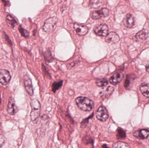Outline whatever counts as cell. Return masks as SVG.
<instances>
[{
  "label": "cell",
  "mask_w": 149,
  "mask_h": 148,
  "mask_svg": "<svg viewBox=\"0 0 149 148\" xmlns=\"http://www.w3.org/2000/svg\"><path fill=\"white\" fill-rule=\"evenodd\" d=\"M19 31L20 33H21V35L23 37L26 38H27L29 37V32L27 31L24 29L23 27H22L21 26H20L19 27Z\"/></svg>",
  "instance_id": "25"
},
{
  "label": "cell",
  "mask_w": 149,
  "mask_h": 148,
  "mask_svg": "<svg viewBox=\"0 0 149 148\" xmlns=\"http://www.w3.org/2000/svg\"><path fill=\"white\" fill-rule=\"evenodd\" d=\"M6 21L8 26L10 28H14L17 24V21L14 19V18H13L11 15H9V14H8L7 16Z\"/></svg>",
  "instance_id": "17"
},
{
  "label": "cell",
  "mask_w": 149,
  "mask_h": 148,
  "mask_svg": "<svg viewBox=\"0 0 149 148\" xmlns=\"http://www.w3.org/2000/svg\"><path fill=\"white\" fill-rule=\"evenodd\" d=\"M74 27L76 33L81 36H84L86 35L88 32V28L87 27L81 24L75 23Z\"/></svg>",
  "instance_id": "9"
},
{
  "label": "cell",
  "mask_w": 149,
  "mask_h": 148,
  "mask_svg": "<svg viewBox=\"0 0 149 148\" xmlns=\"http://www.w3.org/2000/svg\"><path fill=\"white\" fill-rule=\"evenodd\" d=\"M109 10L106 8H102L100 10L94 11L92 14V18L94 20H98L101 18H105L108 16Z\"/></svg>",
  "instance_id": "6"
},
{
  "label": "cell",
  "mask_w": 149,
  "mask_h": 148,
  "mask_svg": "<svg viewBox=\"0 0 149 148\" xmlns=\"http://www.w3.org/2000/svg\"><path fill=\"white\" fill-rule=\"evenodd\" d=\"M114 88L112 87H108L104 91H102L100 93V95L102 98H108L110 96L114 91Z\"/></svg>",
  "instance_id": "16"
},
{
  "label": "cell",
  "mask_w": 149,
  "mask_h": 148,
  "mask_svg": "<svg viewBox=\"0 0 149 148\" xmlns=\"http://www.w3.org/2000/svg\"><path fill=\"white\" fill-rule=\"evenodd\" d=\"M96 117L97 119L102 122H105L107 120L109 117L108 111L105 106H100L96 113Z\"/></svg>",
  "instance_id": "3"
},
{
  "label": "cell",
  "mask_w": 149,
  "mask_h": 148,
  "mask_svg": "<svg viewBox=\"0 0 149 148\" xmlns=\"http://www.w3.org/2000/svg\"><path fill=\"white\" fill-rule=\"evenodd\" d=\"M140 90L144 96L149 97V84H143L140 87Z\"/></svg>",
  "instance_id": "18"
},
{
  "label": "cell",
  "mask_w": 149,
  "mask_h": 148,
  "mask_svg": "<svg viewBox=\"0 0 149 148\" xmlns=\"http://www.w3.org/2000/svg\"><path fill=\"white\" fill-rule=\"evenodd\" d=\"M94 113H93V114H91L90 116L87 118L85 119H83V121L81 123V128H85L87 125L89 123V119H90L92 118L93 116Z\"/></svg>",
  "instance_id": "24"
},
{
  "label": "cell",
  "mask_w": 149,
  "mask_h": 148,
  "mask_svg": "<svg viewBox=\"0 0 149 148\" xmlns=\"http://www.w3.org/2000/svg\"><path fill=\"white\" fill-rule=\"evenodd\" d=\"M24 85H25L26 91L27 92V93L30 96H32L33 95L34 92L31 79L30 78H27L25 79Z\"/></svg>",
  "instance_id": "14"
},
{
  "label": "cell",
  "mask_w": 149,
  "mask_h": 148,
  "mask_svg": "<svg viewBox=\"0 0 149 148\" xmlns=\"http://www.w3.org/2000/svg\"><path fill=\"white\" fill-rule=\"evenodd\" d=\"M11 76L9 71L5 70H0V83L6 85L11 80Z\"/></svg>",
  "instance_id": "7"
},
{
  "label": "cell",
  "mask_w": 149,
  "mask_h": 148,
  "mask_svg": "<svg viewBox=\"0 0 149 148\" xmlns=\"http://www.w3.org/2000/svg\"><path fill=\"white\" fill-rule=\"evenodd\" d=\"M105 40L107 43L115 44L119 41V37L116 33L111 32L106 36Z\"/></svg>",
  "instance_id": "10"
},
{
  "label": "cell",
  "mask_w": 149,
  "mask_h": 148,
  "mask_svg": "<svg viewBox=\"0 0 149 148\" xmlns=\"http://www.w3.org/2000/svg\"><path fill=\"white\" fill-rule=\"evenodd\" d=\"M124 25L127 28H132L135 25V19L133 15L128 14L126 15L124 20Z\"/></svg>",
  "instance_id": "8"
},
{
  "label": "cell",
  "mask_w": 149,
  "mask_h": 148,
  "mask_svg": "<svg viewBox=\"0 0 149 148\" xmlns=\"http://www.w3.org/2000/svg\"><path fill=\"white\" fill-rule=\"evenodd\" d=\"M124 76L123 73H116L113 76H111V78H110V80H109V81H110V83H112L113 85H117L123 80Z\"/></svg>",
  "instance_id": "11"
},
{
  "label": "cell",
  "mask_w": 149,
  "mask_h": 148,
  "mask_svg": "<svg viewBox=\"0 0 149 148\" xmlns=\"http://www.w3.org/2000/svg\"><path fill=\"white\" fill-rule=\"evenodd\" d=\"M1 94H0V104H1Z\"/></svg>",
  "instance_id": "28"
},
{
  "label": "cell",
  "mask_w": 149,
  "mask_h": 148,
  "mask_svg": "<svg viewBox=\"0 0 149 148\" xmlns=\"http://www.w3.org/2000/svg\"><path fill=\"white\" fill-rule=\"evenodd\" d=\"M103 1L101 0H93L89 1V6L91 8H97L103 5Z\"/></svg>",
  "instance_id": "19"
},
{
  "label": "cell",
  "mask_w": 149,
  "mask_h": 148,
  "mask_svg": "<svg viewBox=\"0 0 149 148\" xmlns=\"http://www.w3.org/2000/svg\"><path fill=\"white\" fill-rule=\"evenodd\" d=\"M76 102L78 107L84 111H90L94 107L93 102L87 97L82 96L77 97L76 99Z\"/></svg>",
  "instance_id": "1"
},
{
  "label": "cell",
  "mask_w": 149,
  "mask_h": 148,
  "mask_svg": "<svg viewBox=\"0 0 149 148\" xmlns=\"http://www.w3.org/2000/svg\"><path fill=\"white\" fill-rule=\"evenodd\" d=\"M148 37V33L146 30L140 31L136 34L135 38L137 42H142L146 39Z\"/></svg>",
  "instance_id": "15"
},
{
  "label": "cell",
  "mask_w": 149,
  "mask_h": 148,
  "mask_svg": "<svg viewBox=\"0 0 149 148\" xmlns=\"http://www.w3.org/2000/svg\"><path fill=\"white\" fill-rule=\"evenodd\" d=\"M113 148H130L128 144L123 142H117L113 145Z\"/></svg>",
  "instance_id": "20"
},
{
  "label": "cell",
  "mask_w": 149,
  "mask_h": 148,
  "mask_svg": "<svg viewBox=\"0 0 149 148\" xmlns=\"http://www.w3.org/2000/svg\"><path fill=\"white\" fill-rule=\"evenodd\" d=\"M63 81L61 80L59 82H56L53 83L52 85V91L53 93H55L58 89L60 88L62 85Z\"/></svg>",
  "instance_id": "22"
},
{
  "label": "cell",
  "mask_w": 149,
  "mask_h": 148,
  "mask_svg": "<svg viewBox=\"0 0 149 148\" xmlns=\"http://www.w3.org/2000/svg\"><path fill=\"white\" fill-rule=\"evenodd\" d=\"M95 83L98 87H105L108 84V81L105 78H101V79H98L96 81Z\"/></svg>",
  "instance_id": "21"
},
{
  "label": "cell",
  "mask_w": 149,
  "mask_h": 148,
  "mask_svg": "<svg viewBox=\"0 0 149 148\" xmlns=\"http://www.w3.org/2000/svg\"><path fill=\"white\" fill-rule=\"evenodd\" d=\"M126 136V133L124 130L121 128H119L117 130V137L118 139H122Z\"/></svg>",
  "instance_id": "23"
},
{
  "label": "cell",
  "mask_w": 149,
  "mask_h": 148,
  "mask_svg": "<svg viewBox=\"0 0 149 148\" xmlns=\"http://www.w3.org/2000/svg\"><path fill=\"white\" fill-rule=\"evenodd\" d=\"M57 22L56 18H51L46 20L44 25L43 27V29L45 32H51L53 30L55 25Z\"/></svg>",
  "instance_id": "4"
},
{
  "label": "cell",
  "mask_w": 149,
  "mask_h": 148,
  "mask_svg": "<svg viewBox=\"0 0 149 148\" xmlns=\"http://www.w3.org/2000/svg\"><path fill=\"white\" fill-rule=\"evenodd\" d=\"M7 111L10 115H14L16 112V108L15 106V101L13 97L9 98L8 105Z\"/></svg>",
  "instance_id": "12"
},
{
  "label": "cell",
  "mask_w": 149,
  "mask_h": 148,
  "mask_svg": "<svg viewBox=\"0 0 149 148\" xmlns=\"http://www.w3.org/2000/svg\"><path fill=\"white\" fill-rule=\"evenodd\" d=\"M133 136L139 139H144L149 136V131L146 130H140L134 132Z\"/></svg>",
  "instance_id": "13"
},
{
  "label": "cell",
  "mask_w": 149,
  "mask_h": 148,
  "mask_svg": "<svg viewBox=\"0 0 149 148\" xmlns=\"http://www.w3.org/2000/svg\"><path fill=\"white\" fill-rule=\"evenodd\" d=\"M94 31L97 36L106 37L108 34V27L105 24L96 26L94 28Z\"/></svg>",
  "instance_id": "5"
},
{
  "label": "cell",
  "mask_w": 149,
  "mask_h": 148,
  "mask_svg": "<svg viewBox=\"0 0 149 148\" xmlns=\"http://www.w3.org/2000/svg\"><path fill=\"white\" fill-rule=\"evenodd\" d=\"M102 147H103V148H109L108 147L107 145L106 144L103 145H102Z\"/></svg>",
  "instance_id": "27"
},
{
  "label": "cell",
  "mask_w": 149,
  "mask_h": 148,
  "mask_svg": "<svg viewBox=\"0 0 149 148\" xmlns=\"http://www.w3.org/2000/svg\"><path fill=\"white\" fill-rule=\"evenodd\" d=\"M146 70L147 72H149V64L147 66H146Z\"/></svg>",
  "instance_id": "26"
},
{
  "label": "cell",
  "mask_w": 149,
  "mask_h": 148,
  "mask_svg": "<svg viewBox=\"0 0 149 148\" xmlns=\"http://www.w3.org/2000/svg\"><path fill=\"white\" fill-rule=\"evenodd\" d=\"M32 111L30 117L32 121H34L39 117L41 112V105L40 102L36 99L32 100L31 103Z\"/></svg>",
  "instance_id": "2"
}]
</instances>
